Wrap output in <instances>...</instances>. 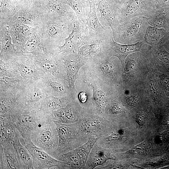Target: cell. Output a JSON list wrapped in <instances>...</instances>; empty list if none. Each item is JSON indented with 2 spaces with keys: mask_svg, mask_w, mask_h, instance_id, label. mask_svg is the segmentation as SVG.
Returning a JSON list of instances; mask_svg holds the SVG:
<instances>
[{
  "mask_svg": "<svg viewBox=\"0 0 169 169\" xmlns=\"http://www.w3.org/2000/svg\"><path fill=\"white\" fill-rule=\"evenodd\" d=\"M10 118L15 127L24 139L39 127L52 120L49 114L39 110H30L16 106L12 110Z\"/></svg>",
  "mask_w": 169,
  "mask_h": 169,
  "instance_id": "cell-1",
  "label": "cell"
},
{
  "mask_svg": "<svg viewBox=\"0 0 169 169\" xmlns=\"http://www.w3.org/2000/svg\"><path fill=\"white\" fill-rule=\"evenodd\" d=\"M150 26L146 17L137 16L120 23L112 31L115 41L123 44H132L144 40L147 28Z\"/></svg>",
  "mask_w": 169,
  "mask_h": 169,
  "instance_id": "cell-2",
  "label": "cell"
},
{
  "mask_svg": "<svg viewBox=\"0 0 169 169\" xmlns=\"http://www.w3.org/2000/svg\"><path fill=\"white\" fill-rule=\"evenodd\" d=\"M78 122V135L86 142L90 136L99 138L110 131L113 125L112 122L103 116L94 113L90 109L84 108Z\"/></svg>",
  "mask_w": 169,
  "mask_h": 169,
  "instance_id": "cell-3",
  "label": "cell"
},
{
  "mask_svg": "<svg viewBox=\"0 0 169 169\" xmlns=\"http://www.w3.org/2000/svg\"><path fill=\"white\" fill-rule=\"evenodd\" d=\"M74 21L59 22L48 19L44 16L39 26L42 29L44 44L47 51L56 52L57 47L61 45L71 33Z\"/></svg>",
  "mask_w": 169,
  "mask_h": 169,
  "instance_id": "cell-4",
  "label": "cell"
},
{
  "mask_svg": "<svg viewBox=\"0 0 169 169\" xmlns=\"http://www.w3.org/2000/svg\"><path fill=\"white\" fill-rule=\"evenodd\" d=\"M48 96L42 79L28 80L18 94L17 106L30 110H39L42 101Z\"/></svg>",
  "mask_w": 169,
  "mask_h": 169,
  "instance_id": "cell-5",
  "label": "cell"
},
{
  "mask_svg": "<svg viewBox=\"0 0 169 169\" xmlns=\"http://www.w3.org/2000/svg\"><path fill=\"white\" fill-rule=\"evenodd\" d=\"M56 125L59 138L57 149L54 157L74 150L86 142L78 134V122L64 123L53 120Z\"/></svg>",
  "mask_w": 169,
  "mask_h": 169,
  "instance_id": "cell-6",
  "label": "cell"
},
{
  "mask_svg": "<svg viewBox=\"0 0 169 169\" xmlns=\"http://www.w3.org/2000/svg\"><path fill=\"white\" fill-rule=\"evenodd\" d=\"M30 139L36 146L54 157L58 147L59 138L53 121L50 120L39 127L31 134Z\"/></svg>",
  "mask_w": 169,
  "mask_h": 169,
  "instance_id": "cell-7",
  "label": "cell"
},
{
  "mask_svg": "<svg viewBox=\"0 0 169 169\" xmlns=\"http://www.w3.org/2000/svg\"><path fill=\"white\" fill-rule=\"evenodd\" d=\"M145 43L144 40L142 42L132 44H119L114 40L111 30L106 38L102 41L99 52L108 58L112 56L117 57L124 67V62L126 57L133 53L142 52Z\"/></svg>",
  "mask_w": 169,
  "mask_h": 169,
  "instance_id": "cell-8",
  "label": "cell"
},
{
  "mask_svg": "<svg viewBox=\"0 0 169 169\" xmlns=\"http://www.w3.org/2000/svg\"><path fill=\"white\" fill-rule=\"evenodd\" d=\"M157 9L153 0H127L119 8L118 19L120 23L135 17H148Z\"/></svg>",
  "mask_w": 169,
  "mask_h": 169,
  "instance_id": "cell-9",
  "label": "cell"
},
{
  "mask_svg": "<svg viewBox=\"0 0 169 169\" xmlns=\"http://www.w3.org/2000/svg\"><path fill=\"white\" fill-rule=\"evenodd\" d=\"M21 143L28 150L33 161V169H49L52 168L58 169H71L65 163L53 157L41 148L36 146L30 138L23 139L20 138Z\"/></svg>",
  "mask_w": 169,
  "mask_h": 169,
  "instance_id": "cell-10",
  "label": "cell"
},
{
  "mask_svg": "<svg viewBox=\"0 0 169 169\" xmlns=\"http://www.w3.org/2000/svg\"><path fill=\"white\" fill-rule=\"evenodd\" d=\"M26 55L36 67L45 74H50L66 79V74L58 52L45 51L34 55Z\"/></svg>",
  "mask_w": 169,
  "mask_h": 169,
  "instance_id": "cell-11",
  "label": "cell"
},
{
  "mask_svg": "<svg viewBox=\"0 0 169 169\" xmlns=\"http://www.w3.org/2000/svg\"><path fill=\"white\" fill-rule=\"evenodd\" d=\"M47 11L41 3L21 0L20 8L12 18L32 27L41 24Z\"/></svg>",
  "mask_w": 169,
  "mask_h": 169,
  "instance_id": "cell-12",
  "label": "cell"
},
{
  "mask_svg": "<svg viewBox=\"0 0 169 169\" xmlns=\"http://www.w3.org/2000/svg\"><path fill=\"white\" fill-rule=\"evenodd\" d=\"M85 24L80 21L78 18L73 21L71 33L64 40L63 45L58 46L56 52L78 53L83 45L91 44Z\"/></svg>",
  "mask_w": 169,
  "mask_h": 169,
  "instance_id": "cell-13",
  "label": "cell"
},
{
  "mask_svg": "<svg viewBox=\"0 0 169 169\" xmlns=\"http://www.w3.org/2000/svg\"><path fill=\"white\" fill-rule=\"evenodd\" d=\"M13 70L26 80L43 79L46 74L39 70L30 58L19 52L8 62Z\"/></svg>",
  "mask_w": 169,
  "mask_h": 169,
  "instance_id": "cell-14",
  "label": "cell"
},
{
  "mask_svg": "<svg viewBox=\"0 0 169 169\" xmlns=\"http://www.w3.org/2000/svg\"><path fill=\"white\" fill-rule=\"evenodd\" d=\"M66 74V79L71 91L75 89V83L80 68L85 64L88 59L78 53H58Z\"/></svg>",
  "mask_w": 169,
  "mask_h": 169,
  "instance_id": "cell-15",
  "label": "cell"
},
{
  "mask_svg": "<svg viewBox=\"0 0 169 169\" xmlns=\"http://www.w3.org/2000/svg\"><path fill=\"white\" fill-rule=\"evenodd\" d=\"M41 3L44 8H47L44 17L48 19L57 22L67 23L77 18L73 9L62 2L56 0H41Z\"/></svg>",
  "mask_w": 169,
  "mask_h": 169,
  "instance_id": "cell-16",
  "label": "cell"
},
{
  "mask_svg": "<svg viewBox=\"0 0 169 169\" xmlns=\"http://www.w3.org/2000/svg\"><path fill=\"white\" fill-rule=\"evenodd\" d=\"M95 4L96 10L100 13V17H98L100 22L113 31L120 23L118 19L119 8L117 0H95Z\"/></svg>",
  "mask_w": 169,
  "mask_h": 169,
  "instance_id": "cell-17",
  "label": "cell"
},
{
  "mask_svg": "<svg viewBox=\"0 0 169 169\" xmlns=\"http://www.w3.org/2000/svg\"><path fill=\"white\" fill-rule=\"evenodd\" d=\"M88 2L90 11L85 24L89 38L93 43L104 39L111 29L109 27H104L100 22L97 14L95 0H88Z\"/></svg>",
  "mask_w": 169,
  "mask_h": 169,
  "instance_id": "cell-18",
  "label": "cell"
},
{
  "mask_svg": "<svg viewBox=\"0 0 169 169\" xmlns=\"http://www.w3.org/2000/svg\"><path fill=\"white\" fill-rule=\"evenodd\" d=\"M83 109L74 97L65 107L52 111L50 116L53 121L66 124L75 123L79 121Z\"/></svg>",
  "mask_w": 169,
  "mask_h": 169,
  "instance_id": "cell-19",
  "label": "cell"
},
{
  "mask_svg": "<svg viewBox=\"0 0 169 169\" xmlns=\"http://www.w3.org/2000/svg\"><path fill=\"white\" fill-rule=\"evenodd\" d=\"M0 21V60L8 62L19 52L13 42L9 21Z\"/></svg>",
  "mask_w": 169,
  "mask_h": 169,
  "instance_id": "cell-20",
  "label": "cell"
},
{
  "mask_svg": "<svg viewBox=\"0 0 169 169\" xmlns=\"http://www.w3.org/2000/svg\"><path fill=\"white\" fill-rule=\"evenodd\" d=\"M42 80L49 96L64 97L73 94L66 79L46 74Z\"/></svg>",
  "mask_w": 169,
  "mask_h": 169,
  "instance_id": "cell-21",
  "label": "cell"
},
{
  "mask_svg": "<svg viewBox=\"0 0 169 169\" xmlns=\"http://www.w3.org/2000/svg\"><path fill=\"white\" fill-rule=\"evenodd\" d=\"M13 42L18 51L23 52L31 28L12 18L9 21Z\"/></svg>",
  "mask_w": 169,
  "mask_h": 169,
  "instance_id": "cell-22",
  "label": "cell"
},
{
  "mask_svg": "<svg viewBox=\"0 0 169 169\" xmlns=\"http://www.w3.org/2000/svg\"><path fill=\"white\" fill-rule=\"evenodd\" d=\"M109 159H115L114 152L109 149L100 147L95 144L89 154L84 169L95 168L102 165Z\"/></svg>",
  "mask_w": 169,
  "mask_h": 169,
  "instance_id": "cell-23",
  "label": "cell"
},
{
  "mask_svg": "<svg viewBox=\"0 0 169 169\" xmlns=\"http://www.w3.org/2000/svg\"><path fill=\"white\" fill-rule=\"evenodd\" d=\"M47 51L44 47L42 29L39 25L31 28L29 37L23 53L34 55Z\"/></svg>",
  "mask_w": 169,
  "mask_h": 169,
  "instance_id": "cell-24",
  "label": "cell"
},
{
  "mask_svg": "<svg viewBox=\"0 0 169 169\" xmlns=\"http://www.w3.org/2000/svg\"><path fill=\"white\" fill-rule=\"evenodd\" d=\"M0 145L13 144L21 136L15 127L10 118L0 116Z\"/></svg>",
  "mask_w": 169,
  "mask_h": 169,
  "instance_id": "cell-25",
  "label": "cell"
},
{
  "mask_svg": "<svg viewBox=\"0 0 169 169\" xmlns=\"http://www.w3.org/2000/svg\"><path fill=\"white\" fill-rule=\"evenodd\" d=\"M0 168L21 169L13 144L0 145Z\"/></svg>",
  "mask_w": 169,
  "mask_h": 169,
  "instance_id": "cell-26",
  "label": "cell"
},
{
  "mask_svg": "<svg viewBox=\"0 0 169 169\" xmlns=\"http://www.w3.org/2000/svg\"><path fill=\"white\" fill-rule=\"evenodd\" d=\"M20 90H0V116H10L12 110L17 105L18 94Z\"/></svg>",
  "mask_w": 169,
  "mask_h": 169,
  "instance_id": "cell-27",
  "label": "cell"
},
{
  "mask_svg": "<svg viewBox=\"0 0 169 169\" xmlns=\"http://www.w3.org/2000/svg\"><path fill=\"white\" fill-rule=\"evenodd\" d=\"M73 95L64 96H48L42 101L40 110L47 114L65 107L74 97Z\"/></svg>",
  "mask_w": 169,
  "mask_h": 169,
  "instance_id": "cell-28",
  "label": "cell"
},
{
  "mask_svg": "<svg viewBox=\"0 0 169 169\" xmlns=\"http://www.w3.org/2000/svg\"><path fill=\"white\" fill-rule=\"evenodd\" d=\"M169 7L157 9L151 15L146 17L147 23L150 26L163 28L169 32L168 16Z\"/></svg>",
  "mask_w": 169,
  "mask_h": 169,
  "instance_id": "cell-29",
  "label": "cell"
},
{
  "mask_svg": "<svg viewBox=\"0 0 169 169\" xmlns=\"http://www.w3.org/2000/svg\"><path fill=\"white\" fill-rule=\"evenodd\" d=\"M70 6L75 12L79 20L85 23L90 6L88 0H56Z\"/></svg>",
  "mask_w": 169,
  "mask_h": 169,
  "instance_id": "cell-30",
  "label": "cell"
},
{
  "mask_svg": "<svg viewBox=\"0 0 169 169\" xmlns=\"http://www.w3.org/2000/svg\"><path fill=\"white\" fill-rule=\"evenodd\" d=\"M20 138L17 139L13 143L16 152L21 169H33L32 156L27 149L21 142Z\"/></svg>",
  "mask_w": 169,
  "mask_h": 169,
  "instance_id": "cell-31",
  "label": "cell"
},
{
  "mask_svg": "<svg viewBox=\"0 0 169 169\" xmlns=\"http://www.w3.org/2000/svg\"><path fill=\"white\" fill-rule=\"evenodd\" d=\"M21 0H0V21H9L20 8Z\"/></svg>",
  "mask_w": 169,
  "mask_h": 169,
  "instance_id": "cell-32",
  "label": "cell"
},
{
  "mask_svg": "<svg viewBox=\"0 0 169 169\" xmlns=\"http://www.w3.org/2000/svg\"><path fill=\"white\" fill-rule=\"evenodd\" d=\"M27 80L16 76H0V90H21Z\"/></svg>",
  "mask_w": 169,
  "mask_h": 169,
  "instance_id": "cell-33",
  "label": "cell"
},
{
  "mask_svg": "<svg viewBox=\"0 0 169 169\" xmlns=\"http://www.w3.org/2000/svg\"><path fill=\"white\" fill-rule=\"evenodd\" d=\"M55 158L65 163L70 166L71 169H84L81 157L75 149L60 154Z\"/></svg>",
  "mask_w": 169,
  "mask_h": 169,
  "instance_id": "cell-34",
  "label": "cell"
},
{
  "mask_svg": "<svg viewBox=\"0 0 169 169\" xmlns=\"http://www.w3.org/2000/svg\"><path fill=\"white\" fill-rule=\"evenodd\" d=\"M168 32L163 28L149 26L147 28L144 40L149 45H155Z\"/></svg>",
  "mask_w": 169,
  "mask_h": 169,
  "instance_id": "cell-35",
  "label": "cell"
},
{
  "mask_svg": "<svg viewBox=\"0 0 169 169\" xmlns=\"http://www.w3.org/2000/svg\"><path fill=\"white\" fill-rule=\"evenodd\" d=\"M99 138V137L96 136H90L89 137L88 140L86 143L75 149L81 157L84 169L89 154Z\"/></svg>",
  "mask_w": 169,
  "mask_h": 169,
  "instance_id": "cell-36",
  "label": "cell"
},
{
  "mask_svg": "<svg viewBox=\"0 0 169 169\" xmlns=\"http://www.w3.org/2000/svg\"><path fill=\"white\" fill-rule=\"evenodd\" d=\"M101 40H98L91 44H85L79 49L78 53L87 59L92 58L99 53Z\"/></svg>",
  "mask_w": 169,
  "mask_h": 169,
  "instance_id": "cell-37",
  "label": "cell"
},
{
  "mask_svg": "<svg viewBox=\"0 0 169 169\" xmlns=\"http://www.w3.org/2000/svg\"><path fill=\"white\" fill-rule=\"evenodd\" d=\"M146 148V142H143L134 147L132 151L134 153H142L145 151Z\"/></svg>",
  "mask_w": 169,
  "mask_h": 169,
  "instance_id": "cell-38",
  "label": "cell"
},
{
  "mask_svg": "<svg viewBox=\"0 0 169 169\" xmlns=\"http://www.w3.org/2000/svg\"><path fill=\"white\" fill-rule=\"evenodd\" d=\"M78 102L82 106V104L87 103V95L86 93L82 92H80L78 96Z\"/></svg>",
  "mask_w": 169,
  "mask_h": 169,
  "instance_id": "cell-39",
  "label": "cell"
},
{
  "mask_svg": "<svg viewBox=\"0 0 169 169\" xmlns=\"http://www.w3.org/2000/svg\"><path fill=\"white\" fill-rule=\"evenodd\" d=\"M157 3V9L169 7V0H153Z\"/></svg>",
  "mask_w": 169,
  "mask_h": 169,
  "instance_id": "cell-40",
  "label": "cell"
},
{
  "mask_svg": "<svg viewBox=\"0 0 169 169\" xmlns=\"http://www.w3.org/2000/svg\"><path fill=\"white\" fill-rule=\"evenodd\" d=\"M146 116L145 114L141 113L138 114L136 117L137 123L140 125H143L146 121Z\"/></svg>",
  "mask_w": 169,
  "mask_h": 169,
  "instance_id": "cell-41",
  "label": "cell"
},
{
  "mask_svg": "<svg viewBox=\"0 0 169 169\" xmlns=\"http://www.w3.org/2000/svg\"><path fill=\"white\" fill-rule=\"evenodd\" d=\"M126 101L129 105L133 106L136 103L137 99L135 97L132 96L127 98Z\"/></svg>",
  "mask_w": 169,
  "mask_h": 169,
  "instance_id": "cell-42",
  "label": "cell"
},
{
  "mask_svg": "<svg viewBox=\"0 0 169 169\" xmlns=\"http://www.w3.org/2000/svg\"><path fill=\"white\" fill-rule=\"evenodd\" d=\"M162 137L165 141H169V130L165 131L162 133Z\"/></svg>",
  "mask_w": 169,
  "mask_h": 169,
  "instance_id": "cell-43",
  "label": "cell"
},
{
  "mask_svg": "<svg viewBox=\"0 0 169 169\" xmlns=\"http://www.w3.org/2000/svg\"><path fill=\"white\" fill-rule=\"evenodd\" d=\"M127 0H117V3L119 8H120Z\"/></svg>",
  "mask_w": 169,
  "mask_h": 169,
  "instance_id": "cell-44",
  "label": "cell"
},
{
  "mask_svg": "<svg viewBox=\"0 0 169 169\" xmlns=\"http://www.w3.org/2000/svg\"><path fill=\"white\" fill-rule=\"evenodd\" d=\"M164 84L166 89L169 90V79L166 78L164 80Z\"/></svg>",
  "mask_w": 169,
  "mask_h": 169,
  "instance_id": "cell-45",
  "label": "cell"
},
{
  "mask_svg": "<svg viewBox=\"0 0 169 169\" xmlns=\"http://www.w3.org/2000/svg\"><path fill=\"white\" fill-rule=\"evenodd\" d=\"M34 1L41 3V0H32Z\"/></svg>",
  "mask_w": 169,
  "mask_h": 169,
  "instance_id": "cell-46",
  "label": "cell"
},
{
  "mask_svg": "<svg viewBox=\"0 0 169 169\" xmlns=\"http://www.w3.org/2000/svg\"><path fill=\"white\" fill-rule=\"evenodd\" d=\"M168 124L169 125V119L168 120Z\"/></svg>",
  "mask_w": 169,
  "mask_h": 169,
  "instance_id": "cell-47",
  "label": "cell"
},
{
  "mask_svg": "<svg viewBox=\"0 0 169 169\" xmlns=\"http://www.w3.org/2000/svg\"><path fill=\"white\" fill-rule=\"evenodd\" d=\"M168 22H169V15L168 16Z\"/></svg>",
  "mask_w": 169,
  "mask_h": 169,
  "instance_id": "cell-48",
  "label": "cell"
}]
</instances>
